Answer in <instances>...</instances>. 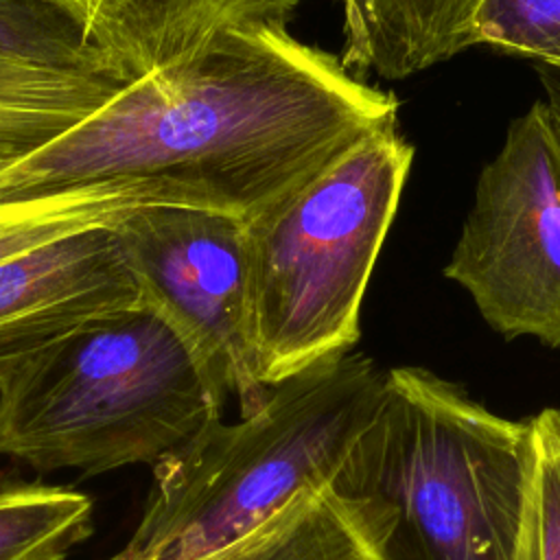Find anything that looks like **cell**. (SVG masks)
Returning a JSON list of instances; mask_svg holds the SVG:
<instances>
[{
	"label": "cell",
	"mask_w": 560,
	"mask_h": 560,
	"mask_svg": "<svg viewBox=\"0 0 560 560\" xmlns=\"http://www.w3.org/2000/svg\"><path fill=\"white\" fill-rule=\"evenodd\" d=\"M398 107L394 92L289 26H230L0 166V203L77 184L155 179L199 208L245 219L365 133L398 125Z\"/></svg>",
	"instance_id": "1"
},
{
	"label": "cell",
	"mask_w": 560,
	"mask_h": 560,
	"mask_svg": "<svg viewBox=\"0 0 560 560\" xmlns=\"http://www.w3.org/2000/svg\"><path fill=\"white\" fill-rule=\"evenodd\" d=\"M532 462L529 420L394 368L324 492L370 560H521Z\"/></svg>",
	"instance_id": "2"
},
{
	"label": "cell",
	"mask_w": 560,
	"mask_h": 560,
	"mask_svg": "<svg viewBox=\"0 0 560 560\" xmlns=\"http://www.w3.org/2000/svg\"><path fill=\"white\" fill-rule=\"evenodd\" d=\"M225 398L186 341L138 302L0 368V457L83 477L153 466L221 418Z\"/></svg>",
	"instance_id": "3"
},
{
	"label": "cell",
	"mask_w": 560,
	"mask_h": 560,
	"mask_svg": "<svg viewBox=\"0 0 560 560\" xmlns=\"http://www.w3.org/2000/svg\"><path fill=\"white\" fill-rule=\"evenodd\" d=\"M385 372L341 352L269 387L236 422L210 420L151 466L127 542L136 560H199L245 536L295 494L322 490L372 418Z\"/></svg>",
	"instance_id": "4"
},
{
	"label": "cell",
	"mask_w": 560,
	"mask_h": 560,
	"mask_svg": "<svg viewBox=\"0 0 560 560\" xmlns=\"http://www.w3.org/2000/svg\"><path fill=\"white\" fill-rule=\"evenodd\" d=\"M413 153L398 125L374 129L243 219L249 341L260 385L350 352L359 341L361 302Z\"/></svg>",
	"instance_id": "5"
},
{
	"label": "cell",
	"mask_w": 560,
	"mask_h": 560,
	"mask_svg": "<svg viewBox=\"0 0 560 560\" xmlns=\"http://www.w3.org/2000/svg\"><path fill=\"white\" fill-rule=\"evenodd\" d=\"M444 276L505 339L560 348V140L542 98L481 168Z\"/></svg>",
	"instance_id": "6"
},
{
	"label": "cell",
	"mask_w": 560,
	"mask_h": 560,
	"mask_svg": "<svg viewBox=\"0 0 560 560\" xmlns=\"http://www.w3.org/2000/svg\"><path fill=\"white\" fill-rule=\"evenodd\" d=\"M138 302L195 352L241 416L269 394L254 365L247 319L243 219L184 203H144L112 225Z\"/></svg>",
	"instance_id": "7"
},
{
	"label": "cell",
	"mask_w": 560,
	"mask_h": 560,
	"mask_svg": "<svg viewBox=\"0 0 560 560\" xmlns=\"http://www.w3.org/2000/svg\"><path fill=\"white\" fill-rule=\"evenodd\" d=\"M138 289L112 225L48 241L0 262V368L114 311Z\"/></svg>",
	"instance_id": "8"
},
{
	"label": "cell",
	"mask_w": 560,
	"mask_h": 560,
	"mask_svg": "<svg viewBox=\"0 0 560 560\" xmlns=\"http://www.w3.org/2000/svg\"><path fill=\"white\" fill-rule=\"evenodd\" d=\"M109 68L133 81L199 50L230 26H289L302 0H52Z\"/></svg>",
	"instance_id": "9"
},
{
	"label": "cell",
	"mask_w": 560,
	"mask_h": 560,
	"mask_svg": "<svg viewBox=\"0 0 560 560\" xmlns=\"http://www.w3.org/2000/svg\"><path fill=\"white\" fill-rule=\"evenodd\" d=\"M341 63L357 77L407 79L470 48L481 0H337Z\"/></svg>",
	"instance_id": "10"
},
{
	"label": "cell",
	"mask_w": 560,
	"mask_h": 560,
	"mask_svg": "<svg viewBox=\"0 0 560 560\" xmlns=\"http://www.w3.org/2000/svg\"><path fill=\"white\" fill-rule=\"evenodd\" d=\"M144 203L197 206L188 192L155 179L77 184L0 203V262L88 228L114 225Z\"/></svg>",
	"instance_id": "11"
},
{
	"label": "cell",
	"mask_w": 560,
	"mask_h": 560,
	"mask_svg": "<svg viewBox=\"0 0 560 560\" xmlns=\"http://www.w3.org/2000/svg\"><path fill=\"white\" fill-rule=\"evenodd\" d=\"M127 81L0 61V160H20L101 109Z\"/></svg>",
	"instance_id": "12"
},
{
	"label": "cell",
	"mask_w": 560,
	"mask_h": 560,
	"mask_svg": "<svg viewBox=\"0 0 560 560\" xmlns=\"http://www.w3.org/2000/svg\"><path fill=\"white\" fill-rule=\"evenodd\" d=\"M199 560H368L322 490L300 492L245 536Z\"/></svg>",
	"instance_id": "13"
},
{
	"label": "cell",
	"mask_w": 560,
	"mask_h": 560,
	"mask_svg": "<svg viewBox=\"0 0 560 560\" xmlns=\"http://www.w3.org/2000/svg\"><path fill=\"white\" fill-rule=\"evenodd\" d=\"M92 499L66 486L0 488V560H66L92 534Z\"/></svg>",
	"instance_id": "14"
},
{
	"label": "cell",
	"mask_w": 560,
	"mask_h": 560,
	"mask_svg": "<svg viewBox=\"0 0 560 560\" xmlns=\"http://www.w3.org/2000/svg\"><path fill=\"white\" fill-rule=\"evenodd\" d=\"M0 61L120 79L79 22L52 0H0Z\"/></svg>",
	"instance_id": "15"
},
{
	"label": "cell",
	"mask_w": 560,
	"mask_h": 560,
	"mask_svg": "<svg viewBox=\"0 0 560 560\" xmlns=\"http://www.w3.org/2000/svg\"><path fill=\"white\" fill-rule=\"evenodd\" d=\"M470 44L534 61L560 140V0H481Z\"/></svg>",
	"instance_id": "16"
},
{
	"label": "cell",
	"mask_w": 560,
	"mask_h": 560,
	"mask_svg": "<svg viewBox=\"0 0 560 560\" xmlns=\"http://www.w3.org/2000/svg\"><path fill=\"white\" fill-rule=\"evenodd\" d=\"M532 479L521 560H560V409L529 418Z\"/></svg>",
	"instance_id": "17"
},
{
	"label": "cell",
	"mask_w": 560,
	"mask_h": 560,
	"mask_svg": "<svg viewBox=\"0 0 560 560\" xmlns=\"http://www.w3.org/2000/svg\"><path fill=\"white\" fill-rule=\"evenodd\" d=\"M107 560H133V553H131V549L125 545L118 553H114V556H109Z\"/></svg>",
	"instance_id": "18"
},
{
	"label": "cell",
	"mask_w": 560,
	"mask_h": 560,
	"mask_svg": "<svg viewBox=\"0 0 560 560\" xmlns=\"http://www.w3.org/2000/svg\"><path fill=\"white\" fill-rule=\"evenodd\" d=\"M9 162H13V160H0V166H4V164H9Z\"/></svg>",
	"instance_id": "19"
},
{
	"label": "cell",
	"mask_w": 560,
	"mask_h": 560,
	"mask_svg": "<svg viewBox=\"0 0 560 560\" xmlns=\"http://www.w3.org/2000/svg\"><path fill=\"white\" fill-rule=\"evenodd\" d=\"M368 560H370V558H368Z\"/></svg>",
	"instance_id": "20"
}]
</instances>
